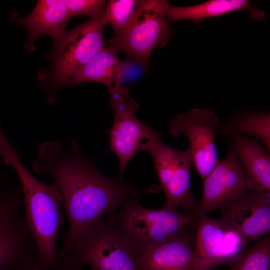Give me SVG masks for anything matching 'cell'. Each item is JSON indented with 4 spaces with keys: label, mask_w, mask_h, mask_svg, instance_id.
Listing matches in <instances>:
<instances>
[{
    "label": "cell",
    "mask_w": 270,
    "mask_h": 270,
    "mask_svg": "<svg viewBox=\"0 0 270 270\" xmlns=\"http://www.w3.org/2000/svg\"><path fill=\"white\" fill-rule=\"evenodd\" d=\"M105 8L98 16L65 32L49 54L50 78L43 86L50 103L58 100L60 88L104 47V28L108 24Z\"/></svg>",
    "instance_id": "obj_4"
},
{
    "label": "cell",
    "mask_w": 270,
    "mask_h": 270,
    "mask_svg": "<svg viewBox=\"0 0 270 270\" xmlns=\"http://www.w3.org/2000/svg\"><path fill=\"white\" fill-rule=\"evenodd\" d=\"M218 134L252 136L262 142L270 154V114L269 112L248 110L241 112L227 118L218 131Z\"/></svg>",
    "instance_id": "obj_18"
},
{
    "label": "cell",
    "mask_w": 270,
    "mask_h": 270,
    "mask_svg": "<svg viewBox=\"0 0 270 270\" xmlns=\"http://www.w3.org/2000/svg\"><path fill=\"white\" fill-rule=\"evenodd\" d=\"M68 16L87 15L92 18L99 14L106 8V2L102 0H64Z\"/></svg>",
    "instance_id": "obj_22"
},
{
    "label": "cell",
    "mask_w": 270,
    "mask_h": 270,
    "mask_svg": "<svg viewBox=\"0 0 270 270\" xmlns=\"http://www.w3.org/2000/svg\"><path fill=\"white\" fill-rule=\"evenodd\" d=\"M230 270H270V238L256 240L226 264Z\"/></svg>",
    "instance_id": "obj_20"
},
{
    "label": "cell",
    "mask_w": 270,
    "mask_h": 270,
    "mask_svg": "<svg viewBox=\"0 0 270 270\" xmlns=\"http://www.w3.org/2000/svg\"><path fill=\"white\" fill-rule=\"evenodd\" d=\"M192 166V158L190 154L170 174L166 184L162 188L166 197L165 208H182L195 213L196 206L190 190Z\"/></svg>",
    "instance_id": "obj_19"
},
{
    "label": "cell",
    "mask_w": 270,
    "mask_h": 270,
    "mask_svg": "<svg viewBox=\"0 0 270 270\" xmlns=\"http://www.w3.org/2000/svg\"><path fill=\"white\" fill-rule=\"evenodd\" d=\"M222 221L248 244L270 231V194L250 191L220 208Z\"/></svg>",
    "instance_id": "obj_11"
},
{
    "label": "cell",
    "mask_w": 270,
    "mask_h": 270,
    "mask_svg": "<svg viewBox=\"0 0 270 270\" xmlns=\"http://www.w3.org/2000/svg\"><path fill=\"white\" fill-rule=\"evenodd\" d=\"M53 268L44 264L38 256H30L23 261L19 270H52Z\"/></svg>",
    "instance_id": "obj_24"
},
{
    "label": "cell",
    "mask_w": 270,
    "mask_h": 270,
    "mask_svg": "<svg viewBox=\"0 0 270 270\" xmlns=\"http://www.w3.org/2000/svg\"><path fill=\"white\" fill-rule=\"evenodd\" d=\"M241 10H248L252 18L260 20L265 17L262 11L252 7L246 0H211L188 6H174L168 3L166 14L170 21L188 20L200 24L207 18Z\"/></svg>",
    "instance_id": "obj_17"
},
{
    "label": "cell",
    "mask_w": 270,
    "mask_h": 270,
    "mask_svg": "<svg viewBox=\"0 0 270 270\" xmlns=\"http://www.w3.org/2000/svg\"><path fill=\"white\" fill-rule=\"evenodd\" d=\"M242 166L230 150L203 180L202 196L195 214H200L220 208L246 192Z\"/></svg>",
    "instance_id": "obj_12"
},
{
    "label": "cell",
    "mask_w": 270,
    "mask_h": 270,
    "mask_svg": "<svg viewBox=\"0 0 270 270\" xmlns=\"http://www.w3.org/2000/svg\"><path fill=\"white\" fill-rule=\"evenodd\" d=\"M220 126L218 118L209 108H194L179 114L169 124L172 136L187 138L193 166L202 180L220 160L215 140Z\"/></svg>",
    "instance_id": "obj_9"
},
{
    "label": "cell",
    "mask_w": 270,
    "mask_h": 270,
    "mask_svg": "<svg viewBox=\"0 0 270 270\" xmlns=\"http://www.w3.org/2000/svg\"><path fill=\"white\" fill-rule=\"evenodd\" d=\"M111 46L104 47L92 58L78 70L68 84L76 86L88 82L106 85L110 91L122 84L124 63Z\"/></svg>",
    "instance_id": "obj_16"
},
{
    "label": "cell",
    "mask_w": 270,
    "mask_h": 270,
    "mask_svg": "<svg viewBox=\"0 0 270 270\" xmlns=\"http://www.w3.org/2000/svg\"><path fill=\"white\" fill-rule=\"evenodd\" d=\"M70 18L64 0H40L33 11L26 18H20L14 12L10 19L26 30L28 38L24 44L29 52L35 48L36 40L40 36H50L54 43L64 34L65 27Z\"/></svg>",
    "instance_id": "obj_13"
},
{
    "label": "cell",
    "mask_w": 270,
    "mask_h": 270,
    "mask_svg": "<svg viewBox=\"0 0 270 270\" xmlns=\"http://www.w3.org/2000/svg\"><path fill=\"white\" fill-rule=\"evenodd\" d=\"M32 168L37 174H49L62 190L69 229L60 248L126 202L142 192H154L152 186L138 188L100 174L94 160L84 154L76 138L70 140L67 150L56 140L42 142Z\"/></svg>",
    "instance_id": "obj_1"
},
{
    "label": "cell",
    "mask_w": 270,
    "mask_h": 270,
    "mask_svg": "<svg viewBox=\"0 0 270 270\" xmlns=\"http://www.w3.org/2000/svg\"><path fill=\"white\" fill-rule=\"evenodd\" d=\"M110 92L114 118L109 132V151L114 152L118 159V180H122L128 164L138 152L142 151V146L162 134L138 118L135 112L139 106L130 98L128 89L122 84Z\"/></svg>",
    "instance_id": "obj_8"
},
{
    "label": "cell",
    "mask_w": 270,
    "mask_h": 270,
    "mask_svg": "<svg viewBox=\"0 0 270 270\" xmlns=\"http://www.w3.org/2000/svg\"><path fill=\"white\" fill-rule=\"evenodd\" d=\"M22 264V262L17 263L12 265L5 266L0 268V270H19Z\"/></svg>",
    "instance_id": "obj_25"
},
{
    "label": "cell",
    "mask_w": 270,
    "mask_h": 270,
    "mask_svg": "<svg viewBox=\"0 0 270 270\" xmlns=\"http://www.w3.org/2000/svg\"><path fill=\"white\" fill-rule=\"evenodd\" d=\"M0 156L6 165L14 168L20 181L25 218L36 243L38 258L54 268L58 262L56 237L64 223L62 190L56 182L46 184L35 177L24 165L12 144L3 148Z\"/></svg>",
    "instance_id": "obj_2"
},
{
    "label": "cell",
    "mask_w": 270,
    "mask_h": 270,
    "mask_svg": "<svg viewBox=\"0 0 270 270\" xmlns=\"http://www.w3.org/2000/svg\"><path fill=\"white\" fill-rule=\"evenodd\" d=\"M138 0H110L106 4L105 12L108 24L112 25L114 36L122 33L128 26L136 12Z\"/></svg>",
    "instance_id": "obj_21"
},
{
    "label": "cell",
    "mask_w": 270,
    "mask_h": 270,
    "mask_svg": "<svg viewBox=\"0 0 270 270\" xmlns=\"http://www.w3.org/2000/svg\"><path fill=\"white\" fill-rule=\"evenodd\" d=\"M194 214L184 215L178 209H150L142 206L136 196L105 218L120 230L137 256L173 240L185 232Z\"/></svg>",
    "instance_id": "obj_3"
},
{
    "label": "cell",
    "mask_w": 270,
    "mask_h": 270,
    "mask_svg": "<svg viewBox=\"0 0 270 270\" xmlns=\"http://www.w3.org/2000/svg\"><path fill=\"white\" fill-rule=\"evenodd\" d=\"M168 3L164 0H138L130 25L120 34L108 40V46L146 66L154 48L166 46L172 35L166 18Z\"/></svg>",
    "instance_id": "obj_7"
},
{
    "label": "cell",
    "mask_w": 270,
    "mask_h": 270,
    "mask_svg": "<svg viewBox=\"0 0 270 270\" xmlns=\"http://www.w3.org/2000/svg\"><path fill=\"white\" fill-rule=\"evenodd\" d=\"M195 247L185 232L146 253L138 256L139 270H194Z\"/></svg>",
    "instance_id": "obj_15"
},
{
    "label": "cell",
    "mask_w": 270,
    "mask_h": 270,
    "mask_svg": "<svg viewBox=\"0 0 270 270\" xmlns=\"http://www.w3.org/2000/svg\"><path fill=\"white\" fill-rule=\"evenodd\" d=\"M58 260V264L52 270H86L83 264L70 255L59 258Z\"/></svg>",
    "instance_id": "obj_23"
},
{
    "label": "cell",
    "mask_w": 270,
    "mask_h": 270,
    "mask_svg": "<svg viewBox=\"0 0 270 270\" xmlns=\"http://www.w3.org/2000/svg\"><path fill=\"white\" fill-rule=\"evenodd\" d=\"M228 136L230 150L240 162L247 190L270 194V154L255 138Z\"/></svg>",
    "instance_id": "obj_14"
},
{
    "label": "cell",
    "mask_w": 270,
    "mask_h": 270,
    "mask_svg": "<svg viewBox=\"0 0 270 270\" xmlns=\"http://www.w3.org/2000/svg\"><path fill=\"white\" fill-rule=\"evenodd\" d=\"M70 255L90 270H139L137 256L120 229L103 217L80 233L67 247L60 248L58 258Z\"/></svg>",
    "instance_id": "obj_5"
},
{
    "label": "cell",
    "mask_w": 270,
    "mask_h": 270,
    "mask_svg": "<svg viewBox=\"0 0 270 270\" xmlns=\"http://www.w3.org/2000/svg\"><path fill=\"white\" fill-rule=\"evenodd\" d=\"M199 216L196 238L194 270H212L229 262L248 244L221 220Z\"/></svg>",
    "instance_id": "obj_10"
},
{
    "label": "cell",
    "mask_w": 270,
    "mask_h": 270,
    "mask_svg": "<svg viewBox=\"0 0 270 270\" xmlns=\"http://www.w3.org/2000/svg\"><path fill=\"white\" fill-rule=\"evenodd\" d=\"M36 240L24 215L21 184L0 166V268L38 256Z\"/></svg>",
    "instance_id": "obj_6"
}]
</instances>
